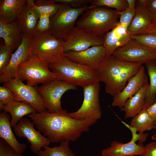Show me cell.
Returning a JSON list of instances; mask_svg holds the SVG:
<instances>
[{
    "instance_id": "6da1fadb",
    "label": "cell",
    "mask_w": 156,
    "mask_h": 156,
    "mask_svg": "<svg viewBox=\"0 0 156 156\" xmlns=\"http://www.w3.org/2000/svg\"><path fill=\"white\" fill-rule=\"evenodd\" d=\"M35 126L51 143L63 140L75 141L97 120L89 119H76L69 116L65 109L54 113L47 111L28 115Z\"/></svg>"
},
{
    "instance_id": "7a4b0ae2",
    "label": "cell",
    "mask_w": 156,
    "mask_h": 156,
    "mask_svg": "<svg viewBox=\"0 0 156 156\" xmlns=\"http://www.w3.org/2000/svg\"><path fill=\"white\" fill-rule=\"evenodd\" d=\"M142 64L107 56L96 70L106 92L113 96L121 92L128 80L139 71Z\"/></svg>"
},
{
    "instance_id": "3957f363",
    "label": "cell",
    "mask_w": 156,
    "mask_h": 156,
    "mask_svg": "<svg viewBox=\"0 0 156 156\" xmlns=\"http://www.w3.org/2000/svg\"><path fill=\"white\" fill-rule=\"evenodd\" d=\"M57 78L82 87L92 83L100 82L95 70L73 62L65 56L49 65Z\"/></svg>"
},
{
    "instance_id": "277c9868",
    "label": "cell",
    "mask_w": 156,
    "mask_h": 156,
    "mask_svg": "<svg viewBox=\"0 0 156 156\" xmlns=\"http://www.w3.org/2000/svg\"><path fill=\"white\" fill-rule=\"evenodd\" d=\"M119 18L118 12L115 10L95 6L81 14L76 26L103 37L116 26Z\"/></svg>"
},
{
    "instance_id": "5b68a950",
    "label": "cell",
    "mask_w": 156,
    "mask_h": 156,
    "mask_svg": "<svg viewBox=\"0 0 156 156\" xmlns=\"http://www.w3.org/2000/svg\"><path fill=\"white\" fill-rule=\"evenodd\" d=\"M33 53L48 65L65 56L64 41L54 36L50 31L36 32L32 36Z\"/></svg>"
},
{
    "instance_id": "8992f818",
    "label": "cell",
    "mask_w": 156,
    "mask_h": 156,
    "mask_svg": "<svg viewBox=\"0 0 156 156\" xmlns=\"http://www.w3.org/2000/svg\"><path fill=\"white\" fill-rule=\"evenodd\" d=\"M56 12L51 17L50 31L56 38L65 41L71 30L76 26L79 16L94 6H85L74 8L61 4Z\"/></svg>"
},
{
    "instance_id": "52a82bcc",
    "label": "cell",
    "mask_w": 156,
    "mask_h": 156,
    "mask_svg": "<svg viewBox=\"0 0 156 156\" xmlns=\"http://www.w3.org/2000/svg\"><path fill=\"white\" fill-rule=\"evenodd\" d=\"M16 78L33 86L50 82L57 78L49 65L33 54L18 66Z\"/></svg>"
},
{
    "instance_id": "ba28073f",
    "label": "cell",
    "mask_w": 156,
    "mask_h": 156,
    "mask_svg": "<svg viewBox=\"0 0 156 156\" xmlns=\"http://www.w3.org/2000/svg\"><path fill=\"white\" fill-rule=\"evenodd\" d=\"M34 87L47 111L50 113L62 110L61 102L62 95L68 90L77 89V86L57 78L39 86Z\"/></svg>"
},
{
    "instance_id": "9c48e42d",
    "label": "cell",
    "mask_w": 156,
    "mask_h": 156,
    "mask_svg": "<svg viewBox=\"0 0 156 156\" xmlns=\"http://www.w3.org/2000/svg\"><path fill=\"white\" fill-rule=\"evenodd\" d=\"M83 100L77 111L68 113L70 117L76 119H89L97 120L101 116L99 101V82L89 84L83 88Z\"/></svg>"
},
{
    "instance_id": "30bf717a",
    "label": "cell",
    "mask_w": 156,
    "mask_h": 156,
    "mask_svg": "<svg viewBox=\"0 0 156 156\" xmlns=\"http://www.w3.org/2000/svg\"><path fill=\"white\" fill-rule=\"evenodd\" d=\"M112 55L122 60L146 64L156 60V50L132 38L126 44L115 50Z\"/></svg>"
},
{
    "instance_id": "8fae6325",
    "label": "cell",
    "mask_w": 156,
    "mask_h": 156,
    "mask_svg": "<svg viewBox=\"0 0 156 156\" xmlns=\"http://www.w3.org/2000/svg\"><path fill=\"white\" fill-rule=\"evenodd\" d=\"M14 94V101L26 103L33 107L37 112L47 111L42 99L34 86L25 84L16 78L3 83Z\"/></svg>"
},
{
    "instance_id": "7c38bea8",
    "label": "cell",
    "mask_w": 156,
    "mask_h": 156,
    "mask_svg": "<svg viewBox=\"0 0 156 156\" xmlns=\"http://www.w3.org/2000/svg\"><path fill=\"white\" fill-rule=\"evenodd\" d=\"M103 37L75 26L64 41V53L80 51L95 46L102 45Z\"/></svg>"
},
{
    "instance_id": "4fadbf2b",
    "label": "cell",
    "mask_w": 156,
    "mask_h": 156,
    "mask_svg": "<svg viewBox=\"0 0 156 156\" xmlns=\"http://www.w3.org/2000/svg\"><path fill=\"white\" fill-rule=\"evenodd\" d=\"M33 44L32 37L23 35L20 45L12 53L9 65L0 73V82L4 83L16 78L19 65L28 60L33 54Z\"/></svg>"
},
{
    "instance_id": "5bb4252c",
    "label": "cell",
    "mask_w": 156,
    "mask_h": 156,
    "mask_svg": "<svg viewBox=\"0 0 156 156\" xmlns=\"http://www.w3.org/2000/svg\"><path fill=\"white\" fill-rule=\"evenodd\" d=\"M34 124L30 119L23 118L13 127L15 134L19 138H26L30 144V149L37 153L44 146H49L51 142L46 137L34 128Z\"/></svg>"
},
{
    "instance_id": "9a60e30c",
    "label": "cell",
    "mask_w": 156,
    "mask_h": 156,
    "mask_svg": "<svg viewBox=\"0 0 156 156\" xmlns=\"http://www.w3.org/2000/svg\"><path fill=\"white\" fill-rule=\"evenodd\" d=\"M131 131L132 137L130 142L123 143L116 140L112 141L110 146L101 151V156H142L144 146L143 144H137L135 142L138 140L139 142L141 141L143 135L137 134L134 130Z\"/></svg>"
},
{
    "instance_id": "2e32d148",
    "label": "cell",
    "mask_w": 156,
    "mask_h": 156,
    "mask_svg": "<svg viewBox=\"0 0 156 156\" xmlns=\"http://www.w3.org/2000/svg\"><path fill=\"white\" fill-rule=\"evenodd\" d=\"M70 60L96 70L107 56L103 45L95 46L80 51H70L65 53Z\"/></svg>"
},
{
    "instance_id": "e0dca14e",
    "label": "cell",
    "mask_w": 156,
    "mask_h": 156,
    "mask_svg": "<svg viewBox=\"0 0 156 156\" xmlns=\"http://www.w3.org/2000/svg\"><path fill=\"white\" fill-rule=\"evenodd\" d=\"M144 67L142 65L139 72L131 78L122 90L113 96L111 105L122 110L126 101L135 95L148 82Z\"/></svg>"
},
{
    "instance_id": "ac0fdd59",
    "label": "cell",
    "mask_w": 156,
    "mask_h": 156,
    "mask_svg": "<svg viewBox=\"0 0 156 156\" xmlns=\"http://www.w3.org/2000/svg\"><path fill=\"white\" fill-rule=\"evenodd\" d=\"M0 37L12 52L18 48L22 42L23 35L16 19L8 21L0 17Z\"/></svg>"
},
{
    "instance_id": "d6986e66",
    "label": "cell",
    "mask_w": 156,
    "mask_h": 156,
    "mask_svg": "<svg viewBox=\"0 0 156 156\" xmlns=\"http://www.w3.org/2000/svg\"><path fill=\"white\" fill-rule=\"evenodd\" d=\"M131 39L127 29L118 23L103 36L102 45L105 49L107 56L111 55L115 50L126 44Z\"/></svg>"
},
{
    "instance_id": "ffe728a7",
    "label": "cell",
    "mask_w": 156,
    "mask_h": 156,
    "mask_svg": "<svg viewBox=\"0 0 156 156\" xmlns=\"http://www.w3.org/2000/svg\"><path fill=\"white\" fill-rule=\"evenodd\" d=\"M154 22L153 15L146 6L137 5L133 19L127 29L130 36L146 34L150 26Z\"/></svg>"
},
{
    "instance_id": "44dd1931",
    "label": "cell",
    "mask_w": 156,
    "mask_h": 156,
    "mask_svg": "<svg viewBox=\"0 0 156 156\" xmlns=\"http://www.w3.org/2000/svg\"><path fill=\"white\" fill-rule=\"evenodd\" d=\"M33 0H27L17 16L16 20L23 35L32 37L36 31L39 16L33 9Z\"/></svg>"
},
{
    "instance_id": "7402d4cb",
    "label": "cell",
    "mask_w": 156,
    "mask_h": 156,
    "mask_svg": "<svg viewBox=\"0 0 156 156\" xmlns=\"http://www.w3.org/2000/svg\"><path fill=\"white\" fill-rule=\"evenodd\" d=\"M10 115L7 112L1 111L0 113V137L9 144L19 154L25 151L27 145L19 142L17 140L10 124Z\"/></svg>"
},
{
    "instance_id": "603a6c76",
    "label": "cell",
    "mask_w": 156,
    "mask_h": 156,
    "mask_svg": "<svg viewBox=\"0 0 156 156\" xmlns=\"http://www.w3.org/2000/svg\"><path fill=\"white\" fill-rule=\"evenodd\" d=\"M0 111L9 113L11 116L10 124L14 127L27 115L37 112L32 106L25 102L13 101L6 104L0 105Z\"/></svg>"
},
{
    "instance_id": "cb8c5ba5",
    "label": "cell",
    "mask_w": 156,
    "mask_h": 156,
    "mask_svg": "<svg viewBox=\"0 0 156 156\" xmlns=\"http://www.w3.org/2000/svg\"><path fill=\"white\" fill-rule=\"evenodd\" d=\"M149 86L148 82L126 101L122 110L125 112V119L133 118L142 109Z\"/></svg>"
},
{
    "instance_id": "d4e9b609",
    "label": "cell",
    "mask_w": 156,
    "mask_h": 156,
    "mask_svg": "<svg viewBox=\"0 0 156 156\" xmlns=\"http://www.w3.org/2000/svg\"><path fill=\"white\" fill-rule=\"evenodd\" d=\"M27 0H1L0 1V17L8 21L16 19Z\"/></svg>"
},
{
    "instance_id": "484cf974",
    "label": "cell",
    "mask_w": 156,
    "mask_h": 156,
    "mask_svg": "<svg viewBox=\"0 0 156 156\" xmlns=\"http://www.w3.org/2000/svg\"><path fill=\"white\" fill-rule=\"evenodd\" d=\"M129 126L136 132L142 134L147 131L156 130V125L151 119L146 109H142L137 115L133 118Z\"/></svg>"
},
{
    "instance_id": "4316f807",
    "label": "cell",
    "mask_w": 156,
    "mask_h": 156,
    "mask_svg": "<svg viewBox=\"0 0 156 156\" xmlns=\"http://www.w3.org/2000/svg\"><path fill=\"white\" fill-rule=\"evenodd\" d=\"M145 64L150 81L142 108L146 109L156 101V60L151 61Z\"/></svg>"
},
{
    "instance_id": "83f0119b",
    "label": "cell",
    "mask_w": 156,
    "mask_h": 156,
    "mask_svg": "<svg viewBox=\"0 0 156 156\" xmlns=\"http://www.w3.org/2000/svg\"><path fill=\"white\" fill-rule=\"evenodd\" d=\"M69 141L63 140L59 146L51 147L48 146L43 147L44 150H41L37 153L38 156H76L69 146Z\"/></svg>"
},
{
    "instance_id": "f1b7e54d",
    "label": "cell",
    "mask_w": 156,
    "mask_h": 156,
    "mask_svg": "<svg viewBox=\"0 0 156 156\" xmlns=\"http://www.w3.org/2000/svg\"><path fill=\"white\" fill-rule=\"evenodd\" d=\"M32 5L34 10L39 15L40 14L49 15L51 17L57 11L61 4L55 3L54 0H33Z\"/></svg>"
},
{
    "instance_id": "f546056e",
    "label": "cell",
    "mask_w": 156,
    "mask_h": 156,
    "mask_svg": "<svg viewBox=\"0 0 156 156\" xmlns=\"http://www.w3.org/2000/svg\"><path fill=\"white\" fill-rule=\"evenodd\" d=\"M90 3L92 6L113 8L118 11H124L128 8L127 0H92Z\"/></svg>"
},
{
    "instance_id": "4dcf8cb0",
    "label": "cell",
    "mask_w": 156,
    "mask_h": 156,
    "mask_svg": "<svg viewBox=\"0 0 156 156\" xmlns=\"http://www.w3.org/2000/svg\"><path fill=\"white\" fill-rule=\"evenodd\" d=\"M131 38L151 48L156 50V34L148 33L131 36Z\"/></svg>"
},
{
    "instance_id": "1f68e13d",
    "label": "cell",
    "mask_w": 156,
    "mask_h": 156,
    "mask_svg": "<svg viewBox=\"0 0 156 156\" xmlns=\"http://www.w3.org/2000/svg\"><path fill=\"white\" fill-rule=\"evenodd\" d=\"M12 51L5 45L0 46V73L4 71L10 62Z\"/></svg>"
},
{
    "instance_id": "d6a6232c",
    "label": "cell",
    "mask_w": 156,
    "mask_h": 156,
    "mask_svg": "<svg viewBox=\"0 0 156 156\" xmlns=\"http://www.w3.org/2000/svg\"><path fill=\"white\" fill-rule=\"evenodd\" d=\"M135 8L128 7L124 11H118L119 15V20L118 24L127 29L133 17Z\"/></svg>"
},
{
    "instance_id": "836d02e7",
    "label": "cell",
    "mask_w": 156,
    "mask_h": 156,
    "mask_svg": "<svg viewBox=\"0 0 156 156\" xmlns=\"http://www.w3.org/2000/svg\"><path fill=\"white\" fill-rule=\"evenodd\" d=\"M37 23L36 31L44 32L50 30L51 26V17L48 14H40Z\"/></svg>"
},
{
    "instance_id": "e575fe53",
    "label": "cell",
    "mask_w": 156,
    "mask_h": 156,
    "mask_svg": "<svg viewBox=\"0 0 156 156\" xmlns=\"http://www.w3.org/2000/svg\"><path fill=\"white\" fill-rule=\"evenodd\" d=\"M15 95L9 88L3 86H0V105L6 104L14 101Z\"/></svg>"
},
{
    "instance_id": "d590c367",
    "label": "cell",
    "mask_w": 156,
    "mask_h": 156,
    "mask_svg": "<svg viewBox=\"0 0 156 156\" xmlns=\"http://www.w3.org/2000/svg\"><path fill=\"white\" fill-rule=\"evenodd\" d=\"M0 156H23L19 154L2 139H0Z\"/></svg>"
},
{
    "instance_id": "8d00e7d4",
    "label": "cell",
    "mask_w": 156,
    "mask_h": 156,
    "mask_svg": "<svg viewBox=\"0 0 156 156\" xmlns=\"http://www.w3.org/2000/svg\"><path fill=\"white\" fill-rule=\"evenodd\" d=\"M56 3L68 5L74 8H78L87 5L92 0H54Z\"/></svg>"
},
{
    "instance_id": "74e56055",
    "label": "cell",
    "mask_w": 156,
    "mask_h": 156,
    "mask_svg": "<svg viewBox=\"0 0 156 156\" xmlns=\"http://www.w3.org/2000/svg\"><path fill=\"white\" fill-rule=\"evenodd\" d=\"M142 156H156V142L148 143L144 147Z\"/></svg>"
},
{
    "instance_id": "f35d334b",
    "label": "cell",
    "mask_w": 156,
    "mask_h": 156,
    "mask_svg": "<svg viewBox=\"0 0 156 156\" xmlns=\"http://www.w3.org/2000/svg\"><path fill=\"white\" fill-rule=\"evenodd\" d=\"M146 110L148 114L156 125V101Z\"/></svg>"
},
{
    "instance_id": "ab89813d",
    "label": "cell",
    "mask_w": 156,
    "mask_h": 156,
    "mask_svg": "<svg viewBox=\"0 0 156 156\" xmlns=\"http://www.w3.org/2000/svg\"><path fill=\"white\" fill-rule=\"evenodd\" d=\"M146 7L153 15H156V0H150Z\"/></svg>"
},
{
    "instance_id": "60d3db41",
    "label": "cell",
    "mask_w": 156,
    "mask_h": 156,
    "mask_svg": "<svg viewBox=\"0 0 156 156\" xmlns=\"http://www.w3.org/2000/svg\"><path fill=\"white\" fill-rule=\"evenodd\" d=\"M148 33H154L156 34V24L153 23L150 26L146 31Z\"/></svg>"
},
{
    "instance_id": "b9f144b4",
    "label": "cell",
    "mask_w": 156,
    "mask_h": 156,
    "mask_svg": "<svg viewBox=\"0 0 156 156\" xmlns=\"http://www.w3.org/2000/svg\"><path fill=\"white\" fill-rule=\"evenodd\" d=\"M150 0H136L137 5H139L146 7L147 5Z\"/></svg>"
},
{
    "instance_id": "7bdbcfd3",
    "label": "cell",
    "mask_w": 156,
    "mask_h": 156,
    "mask_svg": "<svg viewBox=\"0 0 156 156\" xmlns=\"http://www.w3.org/2000/svg\"><path fill=\"white\" fill-rule=\"evenodd\" d=\"M128 4V7L135 8V5L136 2L135 0H127Z\"/></svg>"
},
{
    "instance_id": "ee69618b",
    "label": "cell",
    "mask_w": 156,
    "mask_h": 156,
    "mask_svg": "<svg viewBox=\"0 0 156 156\" xmlns=\"http://www.w3.org/2000/svg\"><path fill=\"white\" fill-rule=\"evenodd\" d=\"M152 139L153 140H156V134L153 135L152 137Z\"/></svg>"
},
{
    "instance_id": "f6af8a7d",
    "label": "cell",
    "mask_w": 156,
    "mask_h": 156,
    "mask_svg": "<svg viewBox=\"0 0 156 156\" xmlns=\"http://www.w3.org/2000/svg\"><path fill=\"white\" fill-rule=\"evenodd\" d=\"M155 23L156 24V15H153Z\"/></svg>"
}]
</instances>
